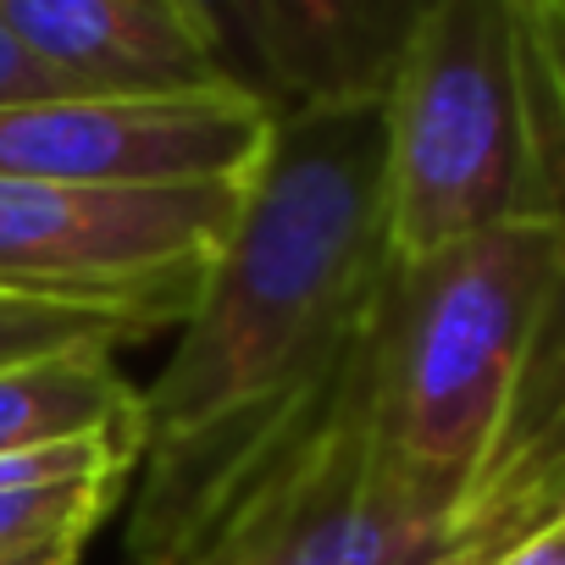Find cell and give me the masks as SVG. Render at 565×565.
Listing matches in <instances>:
<instances>
[{"instance_id":"1","label":"cell","mask_w":565,"mask_h":565,"mask_svg":"<svg viewBox=\"0 0 565 565\" xmlns=\"http://www.w3.org/2000/svg\"><path fill=\"white\" fill-rule=\"evenodd\" d=\"M388 266L383 95L277 106L178 350L145 394V466L289 411L344 355Z\"/></svg>"},{"instance_id":"2","label":"cell","mask_w":565,"mask_h":565,"mask_svg":"<svg viewBox=\"0 0 565 565\" xmlns=\"http://www.w3.org/2000/svg\"><path fill=\"white\" fill-rule=\"evenodd\" d=\"M372 317L266 427L139 466L128 565H416L460 532L377 438Z\"/></svg>"},{"instance_id":"3","label":"cell","mask_w":565,"mask_h":565,"mask_svg":"<svg viewBox=\"0 0 565 565\" xmlns=\"http://www.w3.org/2000/svg\"><path fill=\"white\" fill-rule=\"evenodd\" d=\"M383 111L394 260L565 222V40L543 0H433Z\"/></svg>"},{"instance_id":"4","label":"cell","mask_w":565,"mask_h":565,"mask_svg":"<svg viewBox=\"0 0 565 565\" xmlns=\"http://www.w3.org/2000/svg\"><path fill=\"white\" fill-rule=\"evenodd\" d=\"M233 183L0 178V295L89 311L139 339L183 328L238 211Z\"/></svg>"},{"instance_id":"5","label":"cell","mask_w":565,"mask_h":565,"mask_svg":"<svg viewBox=\"0 0 565 565\" xmlns=\"http://www.w3.org/2000/svg\"><path fill=\"white\" fill-rule=\"evenodd\" d=\"M277 106L222 84L194 95H45L0 106V178L34 183H233Z\"/></svg>"},{"instance_id":"6","label":"cell","mask_w":565,"mask_h":565,"mask_svg":"<svg viewBox=\"0 0 565 565\" xmlns=\"http://www.w3.org/2000/svg\"><path fill=\"white\" fill-rule=\"evenodd\" d=\"M0 29L67 95H194L233 84L189 0H0Z\"/></svg>"},{"instance_id":"7","label":"cell","mask_w":565,"mask_h":565,"mask_svg":"<svg viewBox=\"0 0 565 565\" xmlns=\"http://www.w3.org/2000/svg\"><path fill=\"white\" fill-rule=\"evenodd\" d=\"M145 466V405L89 433L0 455V554L78 565Z\"/></svg>"},{"instance_id":"8","label":"cell","mask_w":565,"mask_h":565,"mask_svg":"<svg viewBox=\"0 0 565 565\" xmlns=\"http://www.w3.org/2000/svg\"><path fill=\"white\" fill-rule=\"evenodd\" d=\"M277 106L383 95L433 0H255Z\"/></svg>"},{"instance_id":"9","label":"cell","mask_w":565,"mask_h":565,"mask_svg":"<svg viewBox=\"0 0 565 565\" xmlns=\"http://www.w3.org/2000/svg\"><path fill=\"white\" fill-rule=\"evenodd\" d=\"M139 405L145 394L122 377L117 344H73L56 355L7 361L0 366V455L89 433Z\"/></svg>"},{"instance_id":"10","label":"cell","mask_w":565,"mask_h":565,"mask_svg":"<svg viewBox=\"0 0 565 565\" xmlns=\"http://www.w3.org/2000/svg\"><path fill=\"white\" fill-rule=\"evenodd\" d=\"M139 333L89 311H62V306H34V300H7L0 295V366L7 361H34L56 355L73 344H134Z\"/></svg>"},{"instance_id":"11","label":"cell","mask_w":565,"mask_h":565,"mask_svg":"<svg viewBox=\"0 0 565 565\" xmlns=\"http://www.w3.org/2000/svg\"><path fill=\"white\" fill-rule=\"evenodd\" d=\"M189 12L200 18L205 40L216 45L222 73L238 89L271 100V89H266V56H260V7H255V0H189Z\"/></svg>"},{"instance_id":"12","label":"cell","mask_w":565,"mask_h":565,"mask_svg":"<svg viewBox=\"0 0 565 565\" xmlns=\"http://www.w3.org/2000/svg\"><path fill=\"white\" fill-rule=\"evenodd\" d=\"M45 95H67V89H56V78H45L18 51V40L0 29V106H12V100H45Z\"/></svg>"},{"instance_id":"13","label":"cell","mask_w":565,"mask_h":565,"mask_svg":"<svg viewBox=\"0 0 565 565\" xmlns=\"http://www.w3.org/2000/svg\"><path fill=\"white\" fill-rule=\"evenodd\" d=\"M493 565H565V510H554L548 521L521 532Z\"/></svg>"},{"instance_id":"14","label":"cell","mask_w":565,"mask_h":565,"mask_svg":"<svg viewBox=\"0 0 565 565\" xmlns=\"http://www.w3.org/2000/svg\"><path fill=\"white\" fill-rule=\"evenodd\" d=\"M548 7V18H554V29H559V40H565V0H543Z\"/></svg>"},{"instance_id":"15","label":"cell","mask_w":565,"mask_h":565,"mask_svg":"<svg viewBox=\"0 0 565 565\" xmlns=\"http://www.w3.org/2000/svg\"><path fill=\"white\" fill-rule=\"evenodd\" d=\"M0 565H23V559H12V554H0Z\"/></svg>"}]
</instances>
